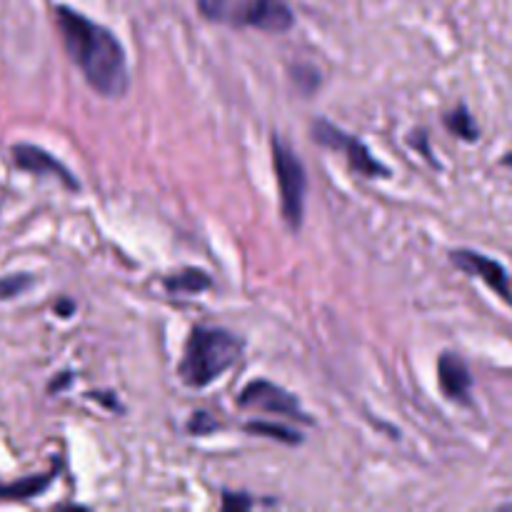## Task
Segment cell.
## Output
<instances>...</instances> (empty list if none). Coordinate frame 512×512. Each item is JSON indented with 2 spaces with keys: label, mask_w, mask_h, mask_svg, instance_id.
I'll return each instance as SVG.
<instances>
[{
  "label": "cell",
  "mask_w": 512,
  "mask_h": 512,
  "mask_svg": "<svg viewBox=\"0 0 512 512\" xmlns=\"http://www.w3.org/2000/svg\"><path fill=\"white\" fill-rule=\"evenodd\" d=\"M55 23L70 60L78 65L90 88L105 98H120L128 90V60L120 40L68 5L55 8Z\"/></svg>",
  "instance_id": "obj_1"
},
{
  "label": "cell",
  "mask_w": 512,
  "mask_h": 512,
  "mask_svg": "<svg viewBox=\"0 0 512 512\" xmlns=\"http://www.w3.org/2000/svg\"><path fill=\"white\" fill-rule=\"evenodd\" d=\"M243 353V340L225 328L198 325L190 330L185 355L178 365V375L190 388H205L215 383L225 370L233 368Z\"/></svg>",
  "instance_id": "obj_2"
},
{
  "label": "cell",
  "mask_w": 512,
  "mask_h": 512,
  "mask_svg": "<svg viewBox=\"0 0 512 512\" xmlns=\"http://www.w3.org/2000/svg\"><path fill=\"white\" fill-rule=\"evenodd\" d=\"M198 10L215 23L285 33L293 28V10L285 0H198Z\"/></svg>",
  "instance_id": "obj_3"
},
{
  "label": "cell",
  "mask_w": 512,
  "mask_h": 512,
  "mask_svg": "<svg viewBox=\"0 0 512 512\" xmlns=\"http://www.w3.org/2000/svg\"><path fill=\"white\" fill-rule=\"evenodd\" d=\"M273 168L280 188V213H283L285 225L298 233L303 225V208H305V168L293 153L288 143L280 138H273Z\"/></svg>",
  "instance_id": "obj_4"
},
{
  "label": "cell",
  "mask_w": 512,
  "mask_h": 512,
  "mask_svg": "<svg viewBox=\"0 0 512 512\" xmlns=\"http://www.w3.org/2000/svg\"><path fill=\"white\" fill-rule=\"evenodd\" d=\"M310 138L315 143L325 145V148L343 150L345 160H348V165L355 173L365 175V178H388V168L370 155L368 145L355 138V135H348L338 125L328 123V120H313V125H310Z\"/></svg>",
  "instance_id": "obj_5"
},
{
  "label": "cell",
  "mask_w": 512,
  "mask_h": 512,
  "mask_svg": "<svg viewBox=\"0 0 512 512\" xmlns=\"http://www.w3.org/2000/svg\"><path fill=\"white\" fill-rule=\"evenodd\" d=\"M238 405L240 408L265 410V413L285 415V418L310 423V418L303 413L298 400H295L288 390L280 388V385L270 383V380H253V383L245 385L243 393L238 395Z\"/></svg>",
  "instance_id": "obj_6"
},
{
  "label": "cell",
  "mask_w": 512,
  "mask_h": 512,
  "mask_svg": "<svg viewBox=\"0 0 512 512\" xmlns=\"http://www.w3.org/2000/svg\"><path fill=\"white\" fill-rule=\"evenodd\" d=\"M450 260H453V265H458L463 273L483 280V283L488 285L495 295H500V298H503L505 303L512 308L510 275H508V270L498 263V260L488 258V255H483V253H475V250H465V248L453 250V253H450Z\"/></svg>",
  "instance_id": "obj_7"
},
{
  "label": "cell",
  "mask_w": 512,
  "mask_h": 512,
  "mask_svg": "<svg viewBox=\"0 0 512 512\" xmlns=\"http://www.w3.org/2000/svg\"><path fill=\"white\" fill-rule=\"evenodd\" d=\"M13 160L18 168L28 170V173L35 175H53L58 178L60 183L65 185L68 190H78L80 183L73 178L68 168H65L60 160H55L48 150L38 148V145H28V143H20L13 148Z\"/></svg>",
  "instance_id": "obj_8"
},
{
  "label": "cell",
  "mask_w": 512,
  "mask_h": 512,
  "mask_svg": "<svg viewBox=\"0 0 512 512\" xmlns=\"http://www.w3.org/2000/svg\"><path fill=\"white\" fill-rule=\"evenodd\" d=\"M438 383L445 398L455 403H470V390H473V375L468 363L455 353H443L438 360Z\"/></svg>",
  "instance_id": "obj_9"
},
{
  "label": "cell",
  "mask_w": 512,
  "mask_h": 512,
  "mask_svg": "<svg viewBox=\"0 0 512 512\" xmlns=\"http://www.w3.org/2000/svg\"><path fill=\"white\" fill-rule=\"evenodd\" d=\"M55 475H58V468H53L45 475H33V478H23L18 483H0V500H28L38 498L40 493L48 490V485L53 483Z\"/></svg>",
  "instance_id": "obj_10"
},
{
  "label": "cell",
  "mask_w": 512,
  "mask_h": 512,
  "mask_svg": "<svg viewBox=\"0 0 512 512\" xmlns=\"http://www.w3.org/2000/svg\"><path fill=\"white\" fill-rule=\"evenodd\" d=\"M210 285H213V280L208 278V273H203L198 268H188L183 273L165 278V288L170 293H203Z\"/></svg>",
  "instance_id": "obj_11"
},
{
  "label": "cell",
  "mask_w": 512,
  "mask_h": 512,
  "mask_svg": "<svg viewBox=\"0 0 512 512\" xmlns=\"http://www.w3.org/2000/svg\"><path fill=\"white\" fill-rule=\"evenodd\" d=\"M445 125H448L450 133L458 135L460 140H468V143H475V140L480 138L478 123H475V118L468 113L465 105H458L455 110H450V113L445 115Z\"/></svg>",
  "instance_id": "obj_12"
},
{
  "label": "cell",
  "mask_w": 512,
  "mask_h": 512,
  "mask_svg": "<svg viewBox=\"0 0 512 512\" xmlns=\"http://www.w3.org/2000/svg\"><path fill=\"white\" fill-rule=\"evenodd\" d=\"M245 430L253 435H263V438H273V440H278V443H285V445H298L300 440H303V435L300 433H293V430L283 428V425L263 423V420H250V423L245 425Z\"/></svg>",
  "instance_id": "obj_13"
},
{
  "label": "cell",
  "mask_w": 512,
  "mask_h": 512,
  "mask_svg": "<svg viewBox=\"0 0 512 512\" xmlns=\"http://www.w3.org/2000/svg\"><path fill=\"white\" fill-rule=\"evenodd\" d=\"M30 285H33L30 275H5V278H0V300L18 298Z\"/></svg>",
  "instance_id": "obj_14"
},
{
  "label": "cell",
  "mask_w": 512,
  "mask_h": 512,
  "mask_svg": "<svg viewBox=\"0 0 512 512\" xmlns=\"http://www.w3.org/2000/svg\"><path fill=\"white\" fill-rule=\"evenodd\" d=\"M215 428H218V423H215V420L210 418L205 410H198V413H195L188 423V430L193 435H208V433H213Z\"/></svg>",
  "instance_id": "obj_15"
},
{
  "label": "cell",
  "mask_w": 512,
  "mask_h": 512,
  "mask_svg": "<svg viewBox=\"0 0 512 512\" xmlns=\"http://www.w3.org/2000/svg\"><path fill=\"white\" fill-rule=\"evenodd\" d=\"M253 508V498L243 493H223V510L225 512H243Z\"/></svg>",
  "instance_id": "obj_16"
},
{
  "label": "cell",
  "mask_w": 512,
  "mask_h": 512,
  "mask_svg": "<svg viewBox=\"0 0 512 512\" xmlns=\"http://www.w3.org/2000/svg\"><path fill=\"white\" fill-rule=\"evenodd\" d=\"M73 308L75 305L70 303V300H60V303L55 305V310H60L58 315H63V318H70V315H73Z\"/></svg>",
  "instance_id": "obj_17"
}]
</instances>
